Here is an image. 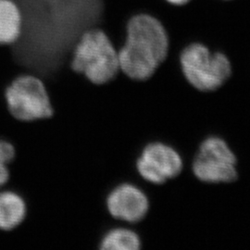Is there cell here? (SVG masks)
Instances as JSON below:
<instances>
[{"label": "cell", "instance_id": "cell-1", "mask_svg": "<svg viewBox=\"0 0 250 250\" xmlns=\"http://www.w3.org/2000/svg\"><path fill=\"white\" fill-rule=\"evenodd\" d=\"M13 1L22 16L21 36L10 45L19 72L36 74L46 85L72 78V48L84 31L103 26V0Z\"/></svg>", "mask_w": 250, "mask_h": 250}, {"label": "cell", "instance_id": "cell-2", "mask_svg": "<svg viewBox=\"0 0 250 250\" xmlns=\"http://www.w3.org/2000/svg\"><path fill=\"white\" fill-rule=\"evenodd\" d=\"M168 47V36L160 21L148 14L133 15L118 49L121 72L131 80H147L165 60Z\"/></svg>", "mask_w": 250, "mask_h": 250}, {"label": "cell", "instance_id": "cell-3", "mask_svg": "<svg viewBox=\"0 0 250 250\" xmlns=\"http://www.w3.org/2000/svg\"><path fill=\"white\" fill-rule=\"evenodd\" d=\"M70 67L96 85L114 80L121 73L116 46L99 27L84 31L72 48Z\"/></svg>", "mask_w": 250, "mask_h": 250}, {"label": "cell", "instance_id": "cell-4", "mask_svg": "<svg viewBox=\"0 0 250 250\" xmlns=\"http://www.w3.org/2000/svg\"><path fill=\"white\" fill-rule=\"evenodd\" d=\"M9 114L22 123H33L53 116V106L45 81L34 73L14 77L4 91Z\"/></svg>", "mask_w": 250, "mask_h": 250}, {"label": "cell", "instance_id": "cell-5", "mask_svg": "<svg viewBox=\"0 0 250 250\" xmlns=\"http://www.w3.org/2000/svg\"><path fill=\"white\" fill-rule=\"evenodd\" d=\"M181 65L187 80L200 91L219 88L232 72L231 63L225 55L210 53L201 44L190 45L183 51Z\"/></svg>", "mask_w": 250, "mask_h": 250}, {"label": "cell", "instance_id": "cell-6", "mask_svg": "<svg viewBox=\"0 0 250 250\" xmlns=\"http://www.w3.org/2000/svg\"><path fill=\"white\" fill-rule=\"evenodd\" d=\"M236 159L223 139L209 137L201 144L193 164L195 175L206 183H229L237 178Z\"/></svg>", "mask_w": 250, "mask_h": 250}, {"label": "cell", "instance_id": "cell-7", "mask_svg": "<svg viewBox=\"0 0 250 250\" xmlns=\"http://www.w3.org/2000/svg\"><path fill=\"white\" fill-rule=\"evenodd\" d=\"M136 169L146 181L160 185L178 175L183 169V161L178 153L169 146L149 144L137 159Z\"/></svg>", "mask_w": 250, "mask_h": 250}, {"label": "cell", "instance_id": "cell-8", "mask_svg": "<svg viewBox=\"0 0 250 250\" xmlns=\"http://www.w3.org/2000/svg\"><path fill=\"white\" fill-rule=\"evenodd\" d=\"M109 216L121 222L135 224L142 221L148 210V199L141 189L129 183L111 188L106 197Z\"/></svg>", "mask_w": 250, "mask_h": 250}, {"label": "cell", "instance_id": "cell-9", "mask_svg": "<svg viewBox=\"0 0 250 250\" xmlns=\"http://www.w3.org/2000/svg\"><path fill=\"white\" fill-rule=\"evenodd\" d=\"M27 215L24 198L11 189H0V231L10 232L23 223Z\"/></svg>", "mask_w": 250, "mask_h": 250}, {"label": "cell", "instance_id": "cell-10", "mask_svg": "<svg viewBox=\"0 0 250 250\" xmlns=\"http://www.w3.org/2000/svg\"><path fill=\"white\" fill-rule=\"evenodd\" d=\"M22 29V16L13 0H0V45H14Z\"/></svg>", "mask_w": 250, "mask_h": 250}, {"label": "cell", "instance_id": "cell-11", "mask_svg": "<svg viewBox=\"0 0 250 250\" xmlns=\"http://www.w3.org/2000/svg\"><path fill=\"white\" fill-rule=\"evenodd\" d=\"M141 241L136 232L124 227L107 229L99 242V250H138Z\"/></svg>", "mask_w": 250, "mask_h": 250}, {"label": "cell", "instance_id": "cell-12", "mask_svg": "<svg viewBox=\"0 0 250 250\" xmlns=\"http://www.w3.org/2000/svg\"><path fill=\"white\" fill-rule=\"evenodd\" d=\"M15 147L8 140L0 138V189L9 183V164L15 158Z\"/></svg>", "mask_w": 250, "mask_h": 250}, {"label": "cell", "instance_id": "cell-13", "mask_svg": "<svg viewBox=\"0 0 250 250\" xmlns=\"http://www.w3.org/2000/svg\"><path fill=\"white\" fill-rule=\"evenodd\" d=\"M167 1H168V2H170V4L181 6V5H185V4H187V3L189 2L190 0H167Z\"/></svg>", "mask_w": 250, "mask_h": 250}]
</instances>
